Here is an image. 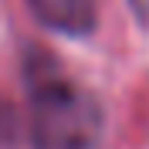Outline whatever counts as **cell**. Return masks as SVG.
<instances>
[{
  "mask_svg": "<svg viewBox=\"0 0 149 149\" xmlns=\"http://www.w3.org/2000/svg\"><path fill=\"white\" fill-rule=\"evenodd\" d=\"M27 129L34 149H95L105 115L88 88L61 78L58 65L41 51H34L27 61Z\"/></svg>",
  "mask_w": 149,
  "mask_h": 149,
  "instance_id": "1",
  "label": "cell"
},
{
  "mask_svg": "<svg viewBox=\"0 0 149 149\" xmlns=\"http://www.w3.org/2000/svg\"><path fill=\"white\" fill-rule=\"evenodd\" d=\"M27 7L47 31L68 37H88L98 24L95 0H27Z\"/></svg>",
  "mask_w": 149,
  "mask_h": 149,
  "instance_id": "2",
  "label": "cell"
},
{
  "mask_svg": "<svg viewBox=\"0 0 149 149\" xmlns=\"http://www.w3.org/2000/svg\"><path fill=\"white\" fill-rule=\"evenodd\" d=\"M125 3H129V10L136 14V20L142 27H149V0H125Z\"/></svg>",
  "mask_w": 149,
  "mask_h": 149,
  "instance_id": "3",
  "label": "cell"
}]
</instances>
